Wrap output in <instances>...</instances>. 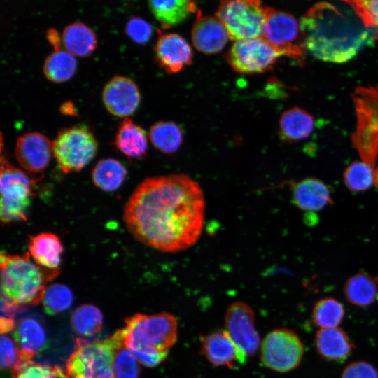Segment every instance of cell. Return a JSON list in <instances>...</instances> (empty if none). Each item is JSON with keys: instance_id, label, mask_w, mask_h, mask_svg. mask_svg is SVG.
<instances>
[{"instance_id": "cell-1", "label": "cell", "mask_w": 378, "mask_h": 378, "mask_svg": "<svg viewBox=\"0 0 378 378\" xmlns=\"http://www.w3.org/2000/svg\"><path fill=\"white\" fill-rule=\"evenodd\" d=\"M204 215L200 186L180 174L143 181L125 204L123 220L136 240L162 252L176 253L198 241Z\"/></svg>"}, {"instance_id": "cell-2", "label": "cell", "mask_w": 378, "mask_h": 378, "mask_svg": "<svg viewBox=\"0 0 378 378\" xmlns=\"http://www.w3.org/2000/svg\"><path fill=\"white\" fill-rule=\"evenodd\" d=\"M300 23L305 50L323 62H349L375 39L359 19L328 2L314 4Z\"/></svg>"}, {"instance_id": "cell-3", "label": "cell", "mask_w": 378, "mask_h": 378, "mask_svg": "<svg viewBox=\"0 0 378 378\" xmlns=\"http://www.w3.org/2000/svg\"><path fill=\"white\" fill-rule=\"evenodd\" d=\"M1 295L18 305L36 304L42 300L46 284L55 278L59 270H49L31 260L29 253H1Z\"/></svg>"}, {"instance_id": "cell-4", "label": "cell", "mask_w": 378, "mask_h": 378, "mask_svg": "<svg viewBox=\"0 0 378 378\" xmlns=\"http://www.w3.org/2000/svg\"><path fill=\"white\" fill-rule=\"evenodd\" d=\"M352 98L356 117L352 146L362 162L375 168L378 156V84L358 86Z\"/></svg>"}, {"instance_id": "cell-5", "label": "cell", "mask_w": 378, "mask_h": 378, "mask_svg": "<svg viewBox=\"0 0 378 378\" xmlns=\"http://www.w3.org/2000/svg\"><path fill=\"white\" fill-rule=\"evenodd\" d=\"M122 340L120 330L104 340L86 342L78 340L66 363L69 378H115L113 358Z\"/></svg>"}, {"instance_id": "cell-6", "label": "cell", "mask_w": 378, "mask_h": 378, "mask_svg": "<svg viewBox=\"0 0 378 378\" xmlns=\"http://www.w3.org/2000/svg\"><path fill=\"white\" fill-rule=\"evenodd\" d=\"M265 7L256 0L223 1L216 16L232 40L261 38L264 33Z\"/></svg>"}, {"instance_id": "cell-7", "label": "cell", "mask_w": 378, "mask_h": 378, "mask_svg": "<svg viewBox=\"0 0 378 378\" xmlns=\"http://www.w3.org/2000/svg\"><path fill=\"white\" fill-rule=\"evenodd\" d=\"M52 146V155L64 173L81 170L92 160L98 148L92 133L78 125L60 130Z\"/></svg>"}, {"instance_id": "cell-8", "label": "cell", "mask_w": 378, "mask_h": 378, "mask_svg": "<svg viewBox=\"0 0 378 378\" xmlns=\"http://www.w3.org/2000/svg\"><path fill=\"white\" fill-rule=\"evenodd\" d=\"M123 335L136 343L169 351L177 340L178 323L166 312L153 315L137 314L125 320Z\"/></svg>"}, {"instance_id": "cell-9", "label": "cell", "mask_w": 378, "mask_h": 378, "mask_svg": "<svg viewBox=\"0 0 378 378\" xmlns=\"http://www.w3.org/2000/svg\"><path fill=\"white\" fill-rule=\"evenodd\" d=\"M304 346L292 330L280 328L268 332L260 345V360L266 368L286 373L300 364Z\"/></svg>"}, {"instance_id": "cell-10", "label": "cell", "mask_w": 378, "mask_h": 378, "mask_svg": "<svg viewBox=\"0 0 378 378\" xmlns=\"http://www.w3.org/2000/svg\"><path fill=\"white\" fill-rule=\"evenodd\" d=\"M262 37L284 56L304 61L306 50L300 23L291 14L266 6Z\"/></svg>"}, {"instance_id": "cell-11", "label": "cell", "mask_w": 378, "mask_h": 378, "mask_svg": "<svg viewBox=\"0 0 378 378\" xmlns=\"http://www.w3.org/2000/svg\"><path fill=\"white\" fill-rule=\"evenodd\" d=\"M284 56L263 37L235 41L225 59L236 72L260 74L270 70Z\"/></svg>"}, {"instance_id": "cell-12", "label": "cell", "mask_w": 378, "mask_h": 378, "mask_svg": "<svg viewBox=\"0 0 378 378\" xmlns=\"http://www.w3.org/2000/svg\"><path fill=\"white\" fill-rule=\"evenodd\" d=\"M225 330L246 358L255 354L260 339L251 307L241 302L232 303L225 314Z\"/></svg>"}, {"instance_id": "cell-13", "label": "cell", "mask_w": 378, "mask_h": 378, "mask_svg": "<svg viewBox=\"0 0 378 378\" xmlns=\"http://www.w3.org/2000/svg\"><path fill=\"white\" fill-rule=\"evenodd\" d=\"M52 154V142L40 132H27L17 139L15 158L27 172L38 173L45 169L49 164Z\"/></svg>"}, {"instance_id": "cell-14", "label": "cell", "mask_w": 378, "mask_h": 378, "mask_svg": "<svg viewBox=\"0 0 378 378\" xmlns=\"http://www.w3.org/2000/svg\"><path fill=\"white\" fill-rule=\"evenodd\" d=\"M102 100L111 114L126 117L138 108L141 95L133 80L125 76H116L105 85Z\"/></svg>"}, {"instance_id": "cell-15", "label": "cell", "mask_w": 378, "mask_h": 378, "mask_svg": "<svg viewBox=\"0 0 378 378\" xmlns=\"http://www.w3.org/2000/svg\"><path fill=\"white\" fill-rule=\"evenodd\" d=\"M201 353L216 367L234 368L244 364L246 358L239 351L225 329L200 337Z\"/></svg>"}, {"instance_id": "cell-16", "label": "cell", "mask_w": 378, "mask_h": 378, "mask_svg": "<svg viewBox=\"0 0 378 378\" xmlns=\"http://www.w3.org/2000/svg\"><path fill=\"white\" fill-rule=\"evenodd\" d=\"M155 59L167 73L174 74L192 64L193 53L188 43L180 35H161L155 44Z\"/></svg>"}, {"instance_id": "cell-17", "label": "cell", "mask_w": 378, "mask_h": 378, "mask_svg": "<svg viewBox=\"0 0 378 378\" xmlns=\"http://www.w3.org/2000/svg\"><path fill=\"white\" fill-rule=\"evenodd\" d=\"M191 38L197 50L205 54H214L225 47L229 36L224 25L217 18L203 15L198 11Z\"/></svg>"}, {"instance_id": "cell-18", "label": "cell", "mask_w": 378, "mask_h": 378, "mask_svg": "<svg viewBox=\"0 0 378 378\" xmlns=\"http://www.w3.org/2000/svg\"><path fill=\"white\" fill-rule=\"evenodd\" d=\"M292 201L297 207L308 212L318 211L333 204L328 186L314 177L305 178L294 184Z\"/></svg>"}, {"instance_id": "cell-19", "label": "cell", "mask_w": 378, "mask_h": 378, "mask_svg": "<svg viewBox=\"0 0 378 378\" xmlns=\"http://www.w3.org/2000/svg\"><path fill=\"white\" fill-rule=\"evenodd\" d=\"M34 179L27 172L10 164L1 156V200L18 202H31V197L34 195L32 192Z\"/></svg>"}, {"instance_id": "cell-20", "label": "cell", "mask_w": 378, "mask_h": 378, "mask_svg": "<svg viewBox=\"0 0 378 378\" xmlns=\"http://www.w3.org/2000/svg\"><path fill=\"white\" fill-rule=\"evenodd\" d=\"M13 339L20 351V361L28 362L43 349L47 335L42 324L36 319L27 317L16 323Z\"/></svg>"}, {"instance_id": "cell-21", "label": "cell", "mask_w": 378, "mask_h": 378, "mask_svg": "<svg viewBox=\"0 0 378 378\" xmlns=\"http://www.w3.org/2000/svg\"><path fill=\"white\" fill-rule=\"evenodd\" d=\"M316 348L323 358L343 361L354 348L349 335L340 328H321L315 336Z\"/></svg>"}, {"instance_id": "cell-22", "label": "cell", "mask_w": 378, "mask_h": 378, "mask_svg": "<svg viewBox=\"0 0 378 378\" xmlns=\"http://www.w3.org/2000/svg\"><path fill=\"white\" fill-rule=\"evenodd\" d=\"M29 253L38 265L59 270L63 246L59 237L52 232H41L29 237Z\"/></svg>"}, {"instance_id": "cell-23", "label": "cell", "mask_w": 378, "mask_h": 378, "mask_svg": "<svg viewBox=\"0 0 378 378\" xmlns=\"http://www.w3.org/2000/svg\"><path fill=\"white\" fill-rule=\"evenodd\" d=\"M279 136L285 142L308 138L314 129V117L305 110L293 107L282 113L279 119Z\"/></svg>"}, {"instance_id": "cell-24", "label": "cell", "mask_w": 378, "mask_h": 378, "mask_svg": "<svg viewBox=\"0 0 378 378\" xmlns=\"http://www.w3.org/2000/svg\"><path fill=\"white\" fill-rule=\"evenodd\" d=\"M113 144L127 157L141 158L147 151V134L140 125L125 118L118 125Z\"/></svg>"}, {"instance_id": "cell-25", "label": "cell", "mask_w": 378, "mask_h": 378, "mask_svg": "<svg viewBox=\"0 0 378 378\" xmlns=\"http://www.w3.org/2000/svg\"><path fill=\"white\" fill-rule=\"evenodd\" d=\"M148 6L164 29L183 22L197 9L195 1L188 0L149 1Z\"/></svg>"}, {"instance_id": "cell-26", "label": "cell", "mask_w": 378, "mask_h": 378, "mask_svg": "<svg viewBox=\"0 0 378 378\" xmlns=\"http://www.w3.org/2000/svg\"><path fill=\"white\" fill-rule=\"evenodd\" d=\"M62 41L66 51L79 57L89 56L97 43L94 31L81 22L66 26L62 31Z\"/></svg>"}, {"instance_id": "cell-27", "label": "cell", "mask_w": 378, "mask_h": 378, "mask_svg": "<svg viewBox=\"0 0 378 378\" xmlns=\"http://www.w3.org/2000/svg\"><path fill=\"white\" fill-rule=\"evenodd\" d=\"M378 284L364 271L350 276L344 286V295L353 305L365 307L371 305L376 300Z\"/></svg>"}, {"instance_id": "cell-28", "label": "cell", "mask_w": 378, "mask_h": 378, "mask_svg": "<svg viewBox=\"0 0 378 378\" xmlns=\"http://www.w3.org/2000/svg\"><path fill=\"white\" fill-rule=\"evenodd\" d=\"M127 176L125 166L113 158L99 160L92 171L94 184L102 190L111 192L119 188Z\"/></svg>"}, {"instance_id": "cell-29", "label": "cell", "mask_w": 378, "mask_h": 378, "mask_svg": "<svg viewBox=\"0 0 378 378\" xmlns=\"http://www.w3.org/2000/svg\"><path fill=\"white\" fill-rule=\"evenodd\" d=\"M153 145L166 154L176 152L183 142V132L180 127L170 121H160L153 124L148 132Z\"/></svg>"}, {"instance_id": "cell-30", "label": "cell", "mask_w": 378, "mask_h": 378, "mask_svg": "<svg viewBox=\"0 0 378 378\" xmlns=\"http://www.w3.org/2000/svg\"><path fill=\"white\" fill-rule=\"evenodd\" d=\"M103 321L104 317L100 309L89 304L77 307L70 318L73 330L83 337H91L99 333L102 330Z\"/></svg>"}, {"instance_id": "cell-31", "label": "cell", "mask_w": 378, "mask_h": 378, "mask_svg": "<svg viewBox=\"0 0 378 378\" xmlns=\"http://www.w3.org/2000/svg\"><path fill=\"white\" fill-rule=\"evenodd\" d=\"M43 69L47 79L62 83L73 76L76 69V61L66 50H54L45 59Z\"/></svg>"}, {"instance_id": "cell-32", "label": "cell", "mask_w": 378, "mask_h": 378, "mask_svg": "<svg viewBox=\"0 0 378 378\" xmlns=\"http://www.w3.org/2000/svg\"><path fill=\"white\" fill-rule=\"evenodd\" d=\"M345 314L343 304L333 298H324L318 300L312 311L314 323L321 328H337Z\"/></svg>"}, {"instance_id": "cell-33", "label": "cell", "mask_w": 378, "mask_h": 378, "mask_svg": "<svg viewBox=\"0 0 378 378\" xmlns=\"http://www.w3.org/2000/svg\"><path fill=\"white\" fill-rule=\"evenodd\" d=\"M374 169L361 160L353 162L343 172L344 183L352 192L366 191L374 184Z\"/></svg>"}, {"instance_id": "cell-34", "label": "cell", "mask_w": 378, "mask_h": 378, "mask_svg": "<svg viewBox=\"0 0 378 378\" xmlns=\"http://www.w3.org/2000/svg\"><path fill=\"white\" fill-rule=\"evenodd\" d=\"M41 301L48 314H57L71 307L74 295L68 286L62 284H53L46 287Z\"/></svg>"}, {"instance_id": "cell-35", "label": "cell", "mask_w": 378, "mask_h": 378, "mask_svg": "<svg viewBox=\"0 0 378 378\" xmlns=\"http://www.w3.org/2000/svg\"><path fill=\"white\" fill-rule=\"evenodd\" d=\"M11 378H69L66 370L59 366L34 362H19L13 369Z\"/></svg>"}, {"instance_id": "cell-36", "label": "cell", "mask_w": 378, "mask_h": 378, "mask_svg": "<svg viewBox=\"0 0 378 378\" xmlns=\"http://www.w3.org/2000/svg\"><path fill=\"white\" fill-rule=\"evenodd\" d=\"M113 369L115 378H139L140 374L139 362L125 346L123 336L115 352Z\"/></svg>"}, {"instance_id": "cell-37", "label": "cell", "mask_w": 378, "mask_h": 378, "mask_svg": "<svg viewBox=\"0 0 378 378\" xmlns=\"http://www.w3.org/2000/svg\"><path fill=\"white\" fill-rule=\"evenodd\" d=\"M363 26L375 34L378 38V0L346 1Z\"/></svg>"}, {"instance_id": "cell-38", "label": "cell", "mask_w": 378, "mask_h": 378, "mask_svg": "<svg viewBox=\"0 0 378 378\" xmlns=\"http://www.w3.org/2000/svg\"><path fill=\"white\" fill-rule=\"evenodd\" d=\"M121 332L125 346L142 365L153 368L162 363L167 358L169 351H160L154 348L136 343L126 337L122 330Z\"/></svg>"}, {"instance_id": "cell-39", "label": "cell", "mask_w": 378, "mask_h": 378, "mask_svg": "<svg viewBox=\"0 0 378 378\" xmlns=\"http://www.w3.org/2000/svg\"><path fill=\"white\" fill-rule=\"evenodd\" d=\"M125 31L135 43L144 44L151 38L153 27L142 18L133 16L127 22L125 27Z\"/></svg>"}, {"instance_id": "cell-40", "label": "cell", "mask_w": 378, "mask_h": 378, "mask_svg": "<svg viewBox=\"0 0 378 378\" xmlns=\"http://www.w3.org/2000/svg\"><path fill=\"white\" fill-rule=\"evenodd\" d=\"M0 351L1 369L13 370L20 361V351L15 341L7 335H1Z\"/></svg>"}, {"instance_id": "cell-41", "label": "cell", "mask_w": 378, "mask_h": 378, "mask_svg": "<svg viewBox=\"0 0 378 378\" xmlns=\"http://www.w3.org/2000/svg\"><path fill=\"white\" fill-rule=\"evenodd\" d=\"M341 378H378V372L368 362L355 361L346 366Z\"/></svg>"}, {"instance_id": "cell-42", "label": "cell", "mask_w": 378, "mask_h": 378, "mask_svg": "<svg viewBox=\"0 0 378 378\" xmlns=\"http://www.w3.org/2000/svg\"><path fill=\"white\" fill-rule=\"evenodd\" d=\"M46 38L50 45L54 48V50H60V46L62 43V36H59V33L54 28H50L46 31Z\"/></svg>"}, {"instance_id": "cell-43", "label": "cell", "mask_w": 378, "mask_h": 378, "mask_svg": "<svg viewBox=\"0 0 378 378\" xmlns=\"http://www.w3.org/2000/svg\"><path fill=\"white\" fill-rule=\"evenodd\" d=\"M15 326L16 324L14 321V318L1 316L0 330L1 335L14 330Z\"/></svg>"}, {"instance_id": "cell-44", "label": "cell", "mask_w": 378, "mask_h": 378, "mask_svg": "<svg viewBox=\"0 0 378 378\" xmlns=\"http://www.w3.org/2000/svg\"><path fill=\"white\" fill-rule=\"evenodd\" d=\"M62 113L69 115H77L72 102L67 101L64 102L60 106Z\"/></svg>"}, {"instance_id": "cell-45", "label": "cell", "mask_w": 378, "mask_h": 378, "mask_svg": "<svg viewBox=\"0 0 378 378\" xmlns=\"http://www.w3.org/2000/svg\"><path fill=\"white\" fill-rule=\"evenodd\" d=\"M373 181L375 186L378 188V167H376L374 169Z\"/></svg>"}, {"instance_id": "cell-46", "label": "cell", "mask_w": 378, "mask_h": 378, "mask_svg": "<svg viewBox=\"0 0 378 378\" xmlns=\"http://www.w3.org/2000/svg\"><path fill=\"white\" fill-rule=\"evenodd\" d=\"M376 281H377V282L378 284V276L376 278Z\"/></svg>"}]
</instances>
